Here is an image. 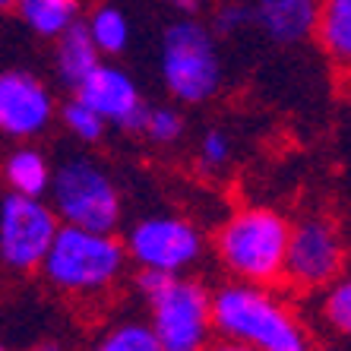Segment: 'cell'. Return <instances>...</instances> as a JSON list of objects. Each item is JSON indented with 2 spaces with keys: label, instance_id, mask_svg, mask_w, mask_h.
I'll use <instances>...</instances> for the list:
<instances>
[{
  "label": "cell",
  "instance_id": "e0dca14e",
  "mask_svg": "<svg viewBox=\"0 0 351 351\" xmlns=\"http://www.w3.org/2000/svg\"><path fill=\"white\" fill-rule=\"evenodd\" d=\"M89 25L92 38H95L98 51L105 58H117L123 51L130 48V38H133V25H130V16L123 13L121 7H95L86 19Z\"/></svg>",
  "mask_w": 351,
  "mask_h": 351
},
{
  "label": "cell",
  "instance_id": "d4e9b609",
  "mask_svg": "<svg viewBox=\"0 0 351 351\" xmlns=\"http://www.w3.org/2000/svg\"><path fill=\"white\" fill-rule=\"evenodd\" d=\"M171 10H178L180 16H196L199 7H203V0H165Z\"/></svg>",
  "mask_w": 351,
  "mask_h": 351
},
{
  "label": "cell",
  "instance_id": "44dd1931",
  "mask_svg": "<svg viewBox=\"0 0 351 351\" xmlns=\"http://www.w3.org/2000/svg\"><path fill=\"white\" fill-rule=\"evenodd\" d=\"M143 133H146V139L156 143V146H171V143H178V139L184 136V117H180V111L171 105H156L146 111Z\"/></svg>",
  "mask_w": 351,
  "mask_h": 351
},
{
  "label": "cell",
  "instance_id": "8992f818",
  "mask_svg": "<svg viewBox=\"0 0 351 351\" xmlns=\"http://www.w3.org/2000/svg\"><path fill=\"white\" fill-rule=\"evenodd\" d=\"M48 199L64 225L89 231H117L123 215L114 178L92 158H66L54 171Z\"/></svg>",
  "mask_w": 351,
  "mask_h": 351
},
{
  "label": "cell",
  "instance_id": "ac0fdd59",
  "mask_svg": "<svg viewBox=\"0 0 351 351\" xmlns=\"http://www.w3.org/2000/svg\"><path fill=\"white\" fill-rule=\"evenodd\" d=\"M92 351H165L149 319H121L98 335Z\"/></svg>",
  "mask_w": 351,
  "mask_h": 351
},
{
  "label": "cell",
  "instance_id": "ffe728a7",
  "mask_svg": "<svg viewBox=\"0 0 351 351\" xmlns=\"http://www.w3.org/2000/svg\"><path fill=\"white\" fill-rule=\"evenodd\" d=\"M323 317L326 323L351 339V272L348 276H339L332 285L326 288V298H323Z\"/></svg>",
  "mask_w": 351,
  "mask_h": 351
},
{
  "label": "cell",
  "instance_id": "4316f807",
  "mask_svg": "<svg viewBox=\"0 0 351 351\" xmlns=\"http://www.w3.org/2000/svg\"><path fill=\"white\" fill-rule=\"evenodd\" d=\"M0 3H3V7H7V10H13V7H16V0H0Z\"/></svg>",
  "mask_w": 351,
  "mask_h": 351
},
{
  "label": "cell",
  "instance_id": "7a4b0ae2",
  "mask_svg": "<svg viewBox=\"0 0 351 351\" xmlns=\"http://www.w3.org/2000/svg\"><path fill=\"white\" fill-rule=\"evenodd\" d=\"M291 221L269 206H244L219 225L213 237L215 260L231 278L276 285L285 278Z\"/></svg>",
  "mask_w": 351,
  "mask_h": 351
},
{
  "label": "cell",
  "instance_id": "ba28073f",
  "mask_svg": "<svg viewBox=\"0 0 351 351\" xmlns=\"http://www.w3.org/2000/svg\"><path fill=\"white\" fill-rule=\"evenodd\" d=\"M64 221L48 196L10 193L0 203V263L10 272H38Z\"/></svg>",
  "mask_w": 351,
  "mask_h": 351
},
{
  "label": "cell",
  "instance_id": "d6986e66",
  "mask_svg": "<svg viewBox=\"0 0 351 351\" xmlns=\"http://www.w3.org/2000/svg\"><path fill=\"white\" fill-rule=\"evenodd\" d=\"M60 123H64V130L70 133V136L80 139V143H86V146L98 143V139L108 133V127H111L105 117L98 114L95 108L86 105V101L76 98V95L60 105Z\"/></svg>",
  "mask_w": 351,
  "mask_h": 351
},
{
  "label": "cell",
  "instance_id": "9a60e30c",
  "mask_svg": "<svg viewBox=\"0 0 351 351\" xmlns=\"http://www.w3.org/2000/svg\"><path fill=\"white\" fill-rule=\"evenodd\" d=\"M13 10L35 38L58 41L80 23V0H16Z\"/></svg>",
  "mask_w": 351,
  "mask_h": 351
},
{
  "label": "cell",
  "instance_id": "5bb4252c",
  "mask_svg": "<svg viewBox=\"0 0 351 351\" xmlns=\"http://www.w3.org/2000/svg\"><path fill=\"white\" fill-rule=\"evenodd\" d=\"M54 171L58 168H51L48 156L32 143H19L3 158V184H7L10 193L48 196L51 184H54Z\"/></svg>",
  "mask_w": 351,
  "mask_h": 351
},
{
  "label": "cell",
  "instance_id": "2e32d148",
  "mask_svg": "<svg viewBox=\"0 0 351 351\" xmlns=\"http://www.w3.org/2000/svg\"><path fill=\"white\" fill-rule=\"evenodd\" d=\"M313 38L332 64L351 66V0H319V23Z\"/></svg>",
  "mask_w": 351,
  "mask_h": 351
},
{
  "label": "cell",
  "instance_id": "8fae6325",
  "mask_svg": "<svg viewBox=\"0 0 351 351\" xmlns=\"http://www.w3.org/2000/svg\"><path fill=\"white\" fill-rule=\"evenodd\" d=\"M73 95L95 108L111 127L143 133L149 108H146V101H143V92H139L136 80H133L123 66L101 60V64L82 80V86Z\"/></svg>",
  "mask_w": 351,
  "mask_h": 351
},
{
  "label": "cell",
  "instance_id": "3957f363",
  "mask_svg": "<svg viewBox=\"0 0 351 351\" xmlns=\"http://www.w3.org/2000/svg\"><path fill=\"white\" fill-rule=\"evenodd\" d=\"M127 263H130L127 244L114 231H89L64 225L38 272L54 291L66 294V298H80V301H92V298L108 294L121 282Z\"/></svg>",
  "mask_w": 351,
  "mask_h": 351
},
{
  "label": "cell",
  "instance_id": "9c48e42d",
  "mask_svg": "<svg viewBox=\"0 0 351 351\" xmlns=\"http://www.w3.org/2000/svg\"><path fill=\"white\" fill-rule=\"evenodd\" d=\"M345 266V244L342 234L323 215H307V219L291 225V241H288L285 256V278L294 288H329L342 276Z\"/></svg>",
  "mask_w": 351,
  "mask_h": 351
},
{
  "label": "cell",
  "instance_id": "5b68a950",
  "mask_svg": "<svg viewBox=\"0 0 351 351\" xmlns=\"http://www.w3.org/2000/svg\"><path fill=\"white\" fill-rule=\"evenodd\" d=\"M158 76L165 92L180 105H206L219 95L225 64L213 25L196 16L174 19L158 41Z\"/></svg>",
  "mask_w": 351,
  "mask_h": 351
},
{
  "label": "cell",
  "instance_id": "4fadbf2b",
  "mask_svg": "<svg viewBox=\"0 0 351 351\" xmlns=\"http://www.w3.org/2000/svg\"><path fill=\"white\" fill-rule=\"evenodd\" d=\"M101 51H98L95 38H92L89 25L76 23L73 29H66L58 41H54V58H51V66H54V76H58L60 86H66L70 92H76L82 86V80L101 64Z\"/></svg>",
  "mask_w": 351,
  "mask_h": 351
},
{
  "label": "cell",
  "instance_id": "30bf717a",
  "mask_svg": "<svg viewBox=\"0 0 351 351\" xmlns=\"http://www.w3.org/2000/svg\"><path fill=\"white\" fill-rule=\"evenodd\" d=\"M54 92L38 73L13 66L0 76V130L16 143H32L51 130L58 117Z\"/></svg>",
  "mask_w": 351,
  "mask_h": 351
},
{
  "label": "cell",
  "instance_id": "603a6c76",
  "mask_svg": "<svg viewBox=\"0 0 351 351\" xmlns=\"http://www.w3.org/2000/svg\"><path fill=\"white\" fill-rule=\"evenodd\" d=\"M213 32L221 38H231V35L244 32L247 25H254V3H241V0H225L213 10Z\"/></svg>",
  "mask_w": 351,
  "mask_h": 351
},
{
  "label": "cell",
  "instance_id": "277c9868",
  "mask_svg": "<svg viewBox=\"0 0 351 351\" xmlns=\"http://www.w3.org/2000/svg\"><path fill=\"white\" fill-rule=\"evenodd\" d=\"M136 288L149 307V326L165 351H203L215 329V291L190 276L139 272Z\"/></svg>",
  "mask_w": 351,
  "mask_h": 351
},
{
  "label": "cell",
  "instance_id": "7c38bea8",
  "mask_svg": "<svg viewBox=\"0 0 351 351\" xmlns=\"http://www.w3.org/2000/svg\"><path fill=\"white\" fill-rule=\"evenodd\" d=\"M319 0H254V25L276 45H298L317 35Z\"/></svg>",
  "mask_w": 351,
  "mask_h": 351
},
{
  "label": "cell",
  "instance_id": "7402d4cb",
  "mask_svg": "<svg viewBox=\"0 0 351 351\" xmlns=\"http://www.w3.org/2000/svg\"><path fill=\"white\" fill-rule=\"evenodd\" d=\"M231 156H234V143H231V136L221 130V127L206 130L203 136H199V143H196V162L209 174L221 171V168L231 162Z\"/></svg>",
  "mask_w": 351,
  "mask_h": 351
},
{
  "label": "cell",
  "instance_id": "52a82bcc",
  "mask_svg": "<svg viewBox=\"0 0 351 351\" xmlns=\"http://www.w3.org/2000/svg\"><path fill=\"white\" fill-rule=\"evenodd\" d=\"M127 256L139 272L187 276L203 260V231L174 213H152L136 219L123 234Z\"/></svg>",
  "mask_w": 351,
  "mask_h": 351
},
{
  "label": "cell",
  "instance_id": "6da1fadb",
  "mask_svg": "<svg viewBox=\"0 0 351 351\" xmlns=\"http://www.w3.org/2000/svg\"><path fill=\"white\" fill-rule=\"evenodd\" d=\"M215 329L254 351H313V339L272 285L228 282L215 291Z\"/></svg>",
  "mask_w": 351,
  "mask_h": 351
},
{
  "label": "cell",
  "instance_id": "cb8c5ba5",
  "mask_svg": "<svg viewBox=\"0 0 351 351\" xmlns=\"http://www.w3.org/2000/svg\"><path fill=\"white\" fill-rule=\"evenodd\" d=\"M203 351H254V348H250V345H244V342H234V339L219 335V339H213V342L206 345Z\"/></svg>",
  "mask_w": 351,
  "mask_h": 351
},
{
  "label": "cell",
  "instance_id": "484cf974",
  "mask_svg": "<svg viewBox=\"0 0 351 351\" xmlns=\"http://www.w3.org/2000/svg\"><path fill=\"white\" fill-rule=\"evenodd\" d=\"M23 351H70V348H66L64 342H58V339H41V342H32Z\"/></svg>",
  "mask_w": 351,
  "mask_h": 351
}]
</instances>
